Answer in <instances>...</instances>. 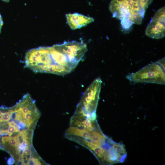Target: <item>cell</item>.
<instances>
[{
	"instance_id": "obj_1",
	"label": "cell",
	"mask_w": 165,
	"mask_h": 165,
	"mask_svg": "<svg viewBox=\"0 0 165 165\" xmlns=\"http://www.w3.org/2000/svg\"><path fill=\"white\" fill-rule=\"evenodd\" d=\"M152 0H112L109 9L112 16L120 20L127 30L133 24H141L146 10Z\"/></svg>"
},
{
	"instance_id": "obj_2",
	"label": "cell",
	"mask_w": 165,
	"mask_h": 165,
	"mask_svg": "<svg viewBox=\"0 0 165 165\" xmlns=\"http://www.w3.org/2000/svg\"><path fill=\"white\" fill-rule=\"evenodd\" d=\"M12 119L20 127L21 130H34L40 114L35 101L27 94L12 107Z\"/></svg>"
},
{
	"instance_id": "obj_3",
	"label": "cell",
	"mask_w": 165,
	"mask_h": 165,
	"mask_svg": "<svg viewBox=\"0 0 165 165\" xmlns=\"http://www.w3.org/2000/svg\"><path fill=\"white\" fill-rule=\"evenodd\" d=\"M134 82H146L165 84V58L146 66L126 76Z\"/></svg>"
},
{
	"instance_id": "obj_4",
	"label": "cell",
	"mask_w": 165,
	"mask_h": 165,
	"mask_svg": "<svg viewBox=\"0 0 165 165\" xmlns=\"http://www.w3.org/2000/svg\"><path fill=\"white\" fill-rule=\"evenodd\" d=\"M101 82L100 78L96 79L86 90L79 103L82 108L80 114L88 119L92 113L96 112Z\"/></svg>"
},
{
	"instance_id": "obj_5",
	"label": "cell",
	"mask_w": 165,
	"mask_h": 165,
	"mask_svg": "<svg viewBox=\"0 0 165 165\" xmlns=\"http://www.w3.org/2000/svg\"><path fill=\"white\" fill-rule=\"evenodd\" d=\"M58 49L66 57L69 62L75 68L87 50L86 44L75 41H65L56 44Z\"/></svg>"
},
{
	"instance_id": "obj_6",
	"label": "cell",
	"mask_w": 165,
	"mask_h": 165,
	"mask_svg": "<svg viewBox=\"0 0 165 165\" xmlns=\"http://www.w3.org/2000/svg\"><path fill=\"white\" fill-rule=\"evenodd\" d=\"M165 7L155 13L147 25L145 34L153 38L160 39L165 36Z\"/></svg>"
},
{
	"instance_id": "obj_7",
	"label": "cell",
	"mask_w": 165,
	"mask_h": 165,
	"mask_svg": "<svg viewBox=\"0 0 165 165\" xmlns=\"http://www.w3.org/2000/svg\"><path fill=\"white\" fill-rule=\"evenodd\" d=\"M66 17L68 25L72 30L80 28L94 21L92 17L76 13L66 14Z\"/></svg>"
},
{
	"instance_id": "obj_8",
	"label": "cell",
	"mask_w": 165,
	"mask_h": 165,
	"mask_svg": "<svg viewBox=\"0 0 165 165\" xmlns=\"http://www.w3.org/2000/svg\"><path fill=\"white\" fill-rule=\"evenodd\" d=\"M118 153L112 146L105 150L104 160L109 163H117Z\"/></svg>"
},
{
	"instance_id": "obj_9",
	"label": "cell",
	"mask_w": 165,
	"mask_h": 165,
	"mask_svg": "<svg viewBox=\"0 0 165 165\" xmlns=\"http://www.w3.org/2000/svg\"><path fill=\"white\" fill-rule=\"evenodd\" d=\"M112 145V147L115 149L118 153L122 156L127 154L124 145L122 144L116 143L113 142Z\"/></svg>"
},
{
	"instance_id": "obj_10",
	"label": "cell",
	"mask_w": 165,
	"mask_h": 165,
	"mask_svg": "<svg viewBox=\"0 0 165 165\" xmlns=\"http://www.w3.org/2000/svg\"><path fill=\"white\" fill-rule=\"evenodd\" d=\"M3 24V21L1 15L0 14V33L1 31V29Z\"/></svg>"
},
{
	"instance_id": "obj_11",
	"label": "cell",
	"mask_w": 165,
	"mask_h": 165,
	"mask_svg": "<svg viewBox=\"0 0 165 165\" xmlns=\"http://www.w3.org/2000/svg\"><path fill=\"white\" fill-rule=\"evenodd\" d=\"M2 1L6 2H8L10 0H2Z\"/></svg>"
},
{
	"instance_id": "obj_12",
	"label": "cell",
	"mask_w": 165,
	"mask_h": 165,
	"mask_svg": "<svg viewBox=\"0 0 165 165\" xmlns=\"http://www.w3.org/2000/svg\"><path fill=\"white\" fill-rule=\"evenodd\" d=\"M0 139H1V137H0V145H1V140H0Z\"/></svg>"
}]
</instances>
